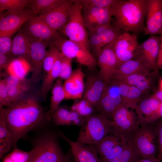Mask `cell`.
<instances>
[{"label": "cell", "mask_w": 162, "mask_h": 162, "mask_svg": "<svg viewBox=\"0 0 162 162\" xmlns=\"http://www.w3.org/2000/svg\"><path fill=\"white\" fill-rule=\"evenodd\" d=\"M32 0H0V13L6 10L9 13L21 11L28 8Z\"/></svg>", "instance_id": "32"}, {"label": "cell", "mask_w": 162, "mask_h": 162, "mask_svg": "<svg viewBox=\"0 0 162 162\" xmlns=\"http://www.w3.org/2000/svg\"><path fill=\"white\" fill-rule=\"evenodd\" d=\"M112 9L115 18L114 27L136 35L144 32L146 0H120Z\"/></svg>", "instance_id": "2"}, {"label": "cell", "mask_w": 162, "mask_h": 162, "mask_svg": "<svg viewBox=\"0 0 162 162\" xmlns=\"http://www.w3.org/2000/svg\"><path fill=\"white\" fill-rule=\"evenodd\" d=\"M62 80L59 78H58L51 89L52 96L50 108L47 113V117L50 122L51 121L53 114L60 106L61 102L65 99V94Z\"/></svg>", "instance_id": "29"}, {"label": "cell", "mask_w": 162, "mask_h": 162, "mask_svg": "<svg viewBox=\"0 0 162 162\" xmlns=\"http://www.w3.org/2000/svg\"><path fill=\"white\" fill-rule=\"evenodd\" d=\"M34 85L12 87L7 85L9 97L11 102L12 103L31 95L37 94L32 92L33 90Z\"/></svg>", "instance_id": "33"}, {"label": "cell", "mask_w": 162, "mask_h": 162, "mask_svg": "<svg viewBox=\"0 0 162 162\" xmlns=\"http://www.w3.org/2000/svg\"><path fill=\"white\" fill-rule=\"evenodd\" d=\"M38 98V94L32 95L0 108V118L13 136L14 147L29 132L46 121L50 122Z\"/></svg>", "instance_id": "1"}, {"label": "cell", "mask_w": 162, "mask_h": 162, "mask_svg": "<svg viewBox=\"0 0 162 162\" xmlns=\"http://www.w3.org/2000/svg\"><path fill=\"white\" fill-rule=\"evenodd\" d=\"M160 36L152 35L140 44L135 56L137 59L152 71H158L157 63L159 52Z\"/></svg>", "instance_id": "13"}, {"label": "cell", "mask_w": 162, "mask_h": 162, "mask_svg": "<svg viewBox=\"0 0 162 162\" xmlns=\"http://www.w3.org/2000/svg\"><path fill=\"white\" fill-rule=\"evenodd\" d=\"M114 41L105 46L98 57L99 75L106 85L111 79L118 64L113 48Z\"/></svg>", "instance_id": "19"}, {"label": "cell", "mask_w": 162, "mask_h": 162, "mask_svg": "<svg viewBox=\"0 0 162 162\" xmlns=\"http://www.w3.org/2000/svg\"><path fill=\"white\" fill-rule=\"evenodd\" d=\"M112 121L100 115L93 114L84 117L76 141L83 144L94 145L112 133Z\"/></svg>", "instance_id": "3"}, {"label": "cell", "mask_w": 162, "mask_h": 162, "mask_svg": "<svg viewBox=\"0 0 162 162\" xmlns=\"http://www.w3.org/2000/svg\"><path fill=\"white\" fill-rule=\"evenodd\" d=\"M111 79L113 80L116 83L118 87L123 104V102L127 95L131 86L115 78H112Z\"/></svg>", "instance_id": "46"}, {"label": "cell", "mask_w": 162, "mask_h": 162, "mask_svg": "<svg viewBox=\"0 0 162 162\" xmlns=\"http://www.w3.org/2000/svg\"><path fill=\"white\" fill-rule=\"evenodd\" d=\"M51 46L65 57L71 59L75 58L78 63L92 70L95 67L96 60L90 51L83 49L69 39H65L63 37L59 38L54 40Z\"/></svg>", "instance_id": "8"}, {"label": "cell", "mask_w": 162, "mask_h": 162, "mask_svg": "<svg viewBox=\"0 0 162 162\" xmlns=\"http://www.w3.org/2000/svg\"><path fill=\"white\" fill-rule=\"evenodd\" d=\"M106 84L99 75H91L86 80L83 98L95 108L105 90Z\"/></svg>", "instance_id": "21"}, {"label": "cell", "mask_w": 162, "mask_h": 162, "mask_svg": "<svg viewBox=\"0 0 162 162\" xmlns=\"http://www.w3.org/2000/svg\"><path fill=\"white\" fill-rule=\"evenodd\" d=\"M6 74L20 78H24L30 72L32 71L30 63L25 59L14 57L5 70Z\"/></svg>", "instance_id": "28"}, {"label": "cell", "mask_w": 162, "mask_h": 162, "mask_svg": "<svg viewBox=\"0 0 162 162\" xmlns=\"http://www.w3.org/2000/svg\"><path fill=\"white\" fill-rule=\"evenodd\" d=\"M160 90L162 91V78L160 80L159 83Z\"/></svg>", "instance_id": "53"}, {"label": "cell", "mask_w": 162, "mask_h": 162, "mask_svg": "<svg viewBox=\"0 0 162 162\" xmlns=\"http://www.w3.org/2000/svg\"><path fill=\"white\" fill-rule=\"evenodd\" d=\"M139 45L136 35L128 32H123L113 44L118 61L117 67L127 61L135 59Z\"/></svg>", "instance_id": "10"}, {"label": "cell", "mask_w": 162, "mask_h": 162, "mask_svg": "<svg viewBox=\"0 0 162 162\" xmlns=\"http://www.w3.org/2000/svg\"><path fill=\"white\" fill-rule=\"evenodd\" d=\"M82 10L83 20L89 30L110 23L112 16V8L86 6L82 7Z\"/></svg>", "instance_id": "16"}, {"label": "cell", "mask_w": 162, "mask_h": 162, "mask_svg": "<svg viewBox=\"0 0 162 162\" xmlns=\"http://www.w3.org/2000/svg\"><path fill=\"white\" fill-rule=\"evenodd\" d=\"M120 0H80L82 7L96 6L103 8H113Z\"/></svg>", "instance_id": "41"}, {"label": "cell", "mask_w": 162, "mask_h": 162, "mask_svg": "<svg viewBox=\"0 0 162 162\" xmlns=\"http://www.w3.org/2000/svg\"><path fill=\"white\" fill-rule=\"evenodd\" d=\"M14 58L12 56L7 55L0 52V71L7 68L9 63Z\"/></svg>", "instance_id": "49"}, {"label": "cell", "mask_w": 162, "mask_h": 162, "mask_svg": "<svg viewBox=\"0 0 162 162\" xmlns=\"http://www.w3.org/2000/svg\"><path fill=\"white\" fill-rule=\"evenodd\" d=\"M74 0H62L58 4L36 17L53 29L60 31L70 16Z\"/></svg>", "instance_id": "9"}, {"label": "cell", "mask_w": 162, "mask_h": 162, "mask_svg": "<svg viewBox=\"0 0 162 162\" xmlns=\"http://www.w3.org/2000/svg\"><path fill=\"white\" fill-rule=\"evenodd\" d=\"M61 58V68L59 78L66 80L71 75L72 73V60L60 53Z\"/></svg>", "instance_id": "42"}, {"label": "cell", "mask_w": 162, "mask_h": 162, "mask_svg": "<svg viewBox=\"0 0 162 162\" xmlns=\"http://www.w3.org/2000/svg\"><path fill=\"white\" fill-rule=\"evenodd\" d=\"M40 145L38 142L34 148L29 151H25L16 147L3 157L2 162H33L38 154Z\"/></svg>", "instance_id": "26"}, {"label": "cell", "mask_w": 162, "mask_h": 162, "mask_svg": "<svg viewBox=\"0 0 162 162\" xmlns=\"http://www.w3.org/2000/svg\"><path fill=\"white\" fill-rule=\"evenodd\" d=\"M84 121V117L66 106H60L51 118L52 124L56 126L72 125L81 127Z\"/></svg>", "instance_id": "23"}, {"label": "cell", "mask_w": 162, "mask_h": 162, "mask_svg": "<svg viewBox=\"0 0 162 162\" xmlns=\"http://www.w3.org/2000/svg\"><path fill=\"white\" fill-rule=\"evenodd\" d=\"M85 76L81 66L73 71L70 76L65 80L63 84L65 99H76L82 97L85 88Z\"/></svg>", "instance_id": "20"}, {"label": "cell", "mask_w": 162, "mask_h": 162, "mask_svg": "<svg viewBox=\"0 0 162 162\" xmlns=\"http://www.w3.org/2000/svg\"><path fill=\"white\" fill-rule=\"evenodd\" d=\"M157 135L158 152L157 158L161 161L162 158V118L155 123Z\"/></svg>", "instance_id": "45"}, {"label": "cell", "mask_w": 162, "mask_h": 162, "mask_svg": "<svg viewBox=\"0 0 162 162\" xmlns=\"http://www.w3.org/2000/svg\"><path fill=\"white\" fill-rule=\"evenodd\" d=\"M143 158H157L158 146L155 123L140 126L127 142Z\"/></svg>", "instance_id": "4"}, {"label": "cell", "mask_w": 162, "mask_h": 162, "mask_svg": "<svg viewBox=\"0 0 162 162\" xmlns=\"http://www.w3.org/2000/svg\"><path fill=\"white\" fill-rule=\"evenodd\" d=\"M12 103L9 97L5 81L2 79L0 81V108L8 106Z\"/></svg>", "instance_id": "44"}, {"label": "cell", "mask_w": 162, "mask_h": 162, "mask_svg": "<svg viewBox=\"0 0 162 162\" xmlns=\"http://www.w3.org/2000/svg\"><path fill=\"white\" fill-rule=\"evenodd\" d=\"M152 96L156 98L162 103V91L159 90Z\"/></svg>", "instance_id": "52"}, {"label": "cell", "mask_w": 162, "mask_h": 162, "mask_svg": "<svg viewBox=\"0 0 162 162\" xmlns=\"http://www.w3.org/2000/svg\"><path fill=\"white\" fill-rule=\"evenodd\" d=\"M142 94V92L137 87L131 86L123 104L127 108L134 110L137 103L141 99Z\"/></svg>", "instance_id": "37"}, {"label": "cell", "mask_w": 162, "mask_h": 162, "mask_svg": "<svg viewBox=\"0 0 162 162\" xmlns=\"http://www.w3.org/2000/svg\"><path fill=\"white\" fill-rule=\"evenodd\" d=\"M88 34L89 49L90 47L98 57L104 47L102 41L99 36L96 34L89 31Z\"/></svg>", "instance_id": "40"}, {"label": "cell", "mask_w": 162, "mask_h": 162, "mask_svg": "<svg viewBox=\"0 0 162 162\" xmlns=\"http://www.w3.org/2000/svg\"><path fill=\"white\" fill-rule=\"evenodd\" d=\"M62 0H32L28 8L32 10L34 17L55 7Z\"/></svg>", "instance_id": "34"}, {"label": "cell", "mask_w": 162, "mask_h": 162, "mask_svg": "<svg viewBox=\"0 0 162 162\" xmlns=\"http://www.w3.org/2000/svg\"><path fill=\"white\" fill-rule=\"evenodd\" d=\"M150 77H152V76H149L140 74H135L127 76L113 75L112 78L121 81L130 86L136 87L141 81Z\"/></svg>", "instance_id": "39"}, {"label": "cell", "mask_w": 162, "mask_h": 162, "mask_svg": "<svg viewBox=\"0 0 162 162\" xmlns=\"http://www.w3.org/2000/svg\"><path fill=\"white\" fill-rule=\"evenodd\" d=\"M47 46H48L46 43L32 38L30 53L32 73L30 78L35 84L42 79L43 61Z\"/></svg>", "instance_id": "18"}, {"label": "cell", "mask_w": 162, "mask_h": 162, "mask_svg": "<svg viewBox=\"0 0 162 162\" xmlns=\"http://www.w3.org/2000/svg\"><path fill=\"white\" fill-rule=\"evenodd\" d=\"M127 141L110 133L98 142L92 145L102 162H108L121 153L127 146Z\"/></svg>", "instance_id": "11"}, {"label": "cell", "mask_w": 162, "mask_h": 162, "mask_svg": "<svg viewBox=\"0 0 162 162\" xmlns=\"http://www.w3.org/2000/svg\"><path fill=\"white\" fill-rule=\"evenodd\" d=\"M59 52L58 50L52 46H50L49 50L46 51L43 63V70L45 75L52 69Z\"/></svg>", "instance_id": "38"}, {"label": "cell", "mask_w": 162, "mask_h": 162, "mask_svg": "<svg viewBox=\"0 0 162 162\" xmlns=\"http://www.w3.org/2000/svg\"><path fill=\"white\" fill-rule=\"evenodd\" d=\"M158 69H162V34L160 35V43L157 63Z\"/></svg>", "instance_id": "50"}, {"label": "cell", "mask_w": 162, "mask_h": 162, "mask_svg": "<svg viewBox=\"0 0 162 162\" xmlns=\"http://www.w3.org/2000/svg\"><path fill=\"white\" fill-rule=\"evenodd\" d=\"M161 103L152 96L138 102L134 110L140 126L143 125L146 120L157 110Z\"/></svg>", "instance_id": "24"}, {"label": "cell", "mask_w": 162, "mask_h": 162, "mask_svg": "<svg viewBox=\"0 0 162 162\" xmlns=\"http://www.w3.org/2000/svg\"><path fill=\"white\" fill-rule=\"evenodd\" d=\"M140 158L136 150L127 143V146L123 151L108 162H134Z\"/></svg>", "instance_id": "36"}, {"label": "cell", "mask_w": 162, "mask_h": 162, "mask_svg": "<svg viewBox=\"0 0 162 162\" xmlns=\"http://www.w3.org/2000/svg\"><path fill=\"white\" fill-rule=\"evenodd\" d=\"M146 25L144 34H162V0H146Z\"/></svg>", "instance_id": "15"}, {"label": "cell", "mask_w": 162, "mask_h": 162, "mask_svg": "<svg viewBox=\"0 0 162 162\" xmlns=\"http://www.w3.org/2000/svg\"><path fill=\"white\" fill-rule=\"evenodd\" d=\"M57 136L49 133L39 139L40 150L33 162H73L70 155L62 150Z\"/></svg>", "instance_id": "7"}, {"label": "cell", "mask_w": 162, "mask_h": 162, "mask_svg": "<svg viewBox=\"0 0 162 162\" xmlns=\"http://www.w3.org/2000/svg\"><path fill=\"white\" fill-rule=\"evenodd\" d=\"M58 134L69 145L74 162H102L93 145L74 141L61 131Z\"/></svg>", "instance_id": "17"}, {"label": "cell", "mask_w": 162, "mask_h": 162, "mask_svg": "<svg viewBox=\"0 0 162 162\" xmlns=\"http://www.w3.org/2000/svg\"><path fill=\"white\" fill-rule=\"evenodd\" d=\"M161 161L157 158H140L134 162H161Z\"/></svg>", "instance_id": "51"}, {"label": "cell", "mask_w": 162, "mask_h": 162, "mask_svg": "<svg viewBox=\"0 0 162 162\" xmlns=\"http://www.w3.org/2000/svg\"><path fill=\"white\" fill-rule=\"evenodd\" d=\"M152 71L139 61L133 59L127 61L118 66L113 75L127 76L140 74L150 76H152Z\"/></svg>", "instance_id": "25"}, {"label": "cell", "mask_w": 162, "mask_h": 162, "mask_svg": "<svg viewBox=\"0 0 162 162\" xmlns=\"http://www.w3.org/2000/svg\"><path fill=\"white\" fill-rule=\"evenodd\" d=\"M13 39L12 56L23 58L31 64L30 53L32 37L23 28L18 31Z\"/></svg>", "instance_id": "22"}, {"label": "cell", "mask_w": 162, "mask_h": 162, "mask_svg": "<svg viewBox=\"0 0 162 162\" xmlns=\"http://www.w3.org/2000/svg\"><path fill=\"white\" fill-rule=\"evenodd\" d=\"M33 17L32 10L28 8L17 12L0 14V37L12 36Z\"/></svg>", "instance_id": "12"}, {"label": "cell", "mask_w": 162, "mask_h": 162, "mask_svg": "<svg viewBox=\"0 0 162 162\" xmlns=\"http://www.w3.org/2000/svg\"><path fill=\"white\" fill-rule=\"evenodd\" d=\"M161 118H162V103L155 112L146 120L143 126L153 124Z\"/></svg>", "instance_id": "47"}, {"label": "cell", "mask_w": 162, "mask_h": 162, "mask_svg": "<svg viewBox=\"0 0 162 162\" xmlns=\"http://www.w3.org/2000/svg\"><path fill=\"white\" fill-rule=\"evenodd\" d=\"M24 28L33 38L47 44L50 47L56 39L63 37L62 34L55 31L36 17L26 22Z\"/></svg>", "instance_id": "14"}, {"label": "cell", "mask_w": 162, "mask_h": 162, "mask_svg": "<svg viewBox=\"0 0 162 162\" xmlns=\"http://www.w3.org/2000/svg\"><path fill=\"white\" fill-rule=\"evenodd\" d=\"M152 85V77L141 81L136 86L142 93H146L151 88Z\"/></svg>", "instance_id": "48"}, {"label": "cell", "mask_w": 162, "mask_h": 162, "mask_svg": "<svg viewBox=\"0 0 162 162\" xmlns=\"http://www.w3.org/2000/svg\"><path fill=\"white\" fill-rule=\"evenodd\" d=\"M94 107L88 101L83 98L74 103L70 109L84 117L94 114Z\"/></svg>", "instance_id": "35"}, {"label": "cell", "mask_w": 162, "mask_h": 162, "mask_svg": "<svg viewBox=\"0 0 162 162\" xmlns=\"http://www.w3.org/2000/svg\"><path fill=\"white\" fill-rule=\"evenodd\" d=\"M82 11L80 0H74L69 20L60 32L83 49L90 51L87 28L83 19Z\"/></svg>", "instance_id": "5"}, {"label": "cell", "mask_w": 162, "mask_h": 162, "mask_svg": "<svg viewBox=\"0 0 162 162\" xmlns=\"http://www.w3.org/2000/svg\"><path fill=\"white\" fill-rule=\"evenodd\" d=\"M13 39L11 36H5L0 37V53L8 56H13Z\"/></svg>", "instance_id": "43"}, {"label": "cell", "mask_w": 162, "mask_h": 162, "mask_svg": "<svg viewBox=\"0 0 162 162\" xmlns=\"http://www.w3.org/2000/svg\"><path fill=\"white\" fill-rule=\"evenodd\" d=\"M112 133L128 141L140 127L136 112L124 105H120L116 110L112 121Z\"/></svg>", "instance_id": "6"}, {"label": "cell", "mask_w": 162, "mask_h": 162, "mask_svg": "<svg viewBox=\"0 0 162 162\" xmlns=\"http://www.w3.org/2000/svg\"><path fill=\"white\" fill-rule=\"evenodd\" d=\"M89 31L99 36L104 47L114 41L123 32L112 26L110 23L98 26Z\"/></svg>", "instance_id": "30"}, {"label": "cell", "mask_w": 162, "mask_h": 162, "mask_svg": "<svg viewBox=\"0 0 162 162\" xmlns=\"http://www.w3.org/2000/svg\"><path fill=\"white\" fill-rule=\"evenodd\" d=\"M13 147V137L6 127L4 122L0 118V157L3 156Z\"/></svg>", "instance_id": "31"}, {"label": "cell", "mask_w": 162, "mask_h": 162, "mask_svg": "<svg viewBox=\"0 0 162 162\" xmlns=\"http://www.w3.org/2000/svg\"><path fill=\"white\" fill-rule=\"evenodd\" d=\"M162 161V159H161V161Z\"/></svg>", "instance_id": "54"}, {"label": "cell", "mask_w": 162, "mask_h": 162, "mask_svg": "<svg viewBox=\"0 0 162 162\" xmlns=\"http://www.w3.org/2000/svg\"><path fill=\"white\" fill-rule=\"evenodd\" d=\"M61 58L59 52L51 70L43 79L40 88L41 97L44 101L46 100L47 94L53 86L54 81L59 77L61 68Z\"/></svg>", "instance_id": "27"}]
</instances>
